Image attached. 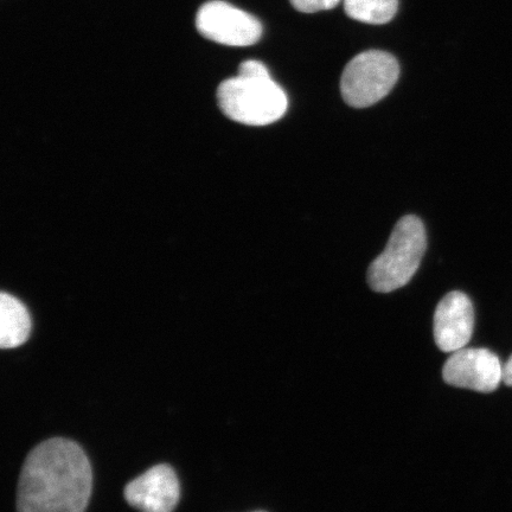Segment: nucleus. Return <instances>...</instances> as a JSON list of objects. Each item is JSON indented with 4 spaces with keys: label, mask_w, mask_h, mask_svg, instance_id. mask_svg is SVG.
Returning a JSON list of instances; mask_svg holds the SVG:
<instances>
[{
    "label": "nucleus",
    "mask_w": 512,
    "mask_h": 512,
    "mask_svg": "<svg viewBox=\"0 0 512 512\" xmlns=\"http://www.w3.org/2000/svg\"><path fill=\"white\" fill-rule=\"evenodd\" d=\"M92 486V466L78 444L63 438L43 441L23 464L17 512H85Z\"/></svg>",
    "instance_id": "nucleus-1"
},
{
    "label": "nucleus",
    "mask_w": 512,
    "mask_h": 512,
    "mask_svg": "<svg viewBox=\"0 0 512 512\" xmlns=\"http://www.w3.org/2000/svg\"><path fill=\"white\" fill-rule=\"evenodd\" d=\"M221 111L243 125L266 126L284 117L287 95L270 72L240 74L223 81L217 89Z\"/></svg>",
    "instance_id": "nucleus-2"
},
{
    "label": "nucleus",
    "mask_w": 512,
    "mask_h": 512,
    "mask_svg": "<svg viewBox=\"0 0 512 512\" xmlns=\"http://www.w3.org/2000/svg\"><path fill=\"white\" fill-rule=\"evenodd\" d=\"M427 248L424 223L409 215L396 223L386 249L371 262L368 284L371 290L389 293L407 285L419 270Z\"/></svg>",
    "instance_id": "nucleus-3"
},
{
    "label": "nucleus",
    "mask_w": 512,
    "mask_h": 512,
    "mask_svg": "<svg viewBox=\"0 0 512 512\" xmlns=\"http://www.w3.org/2000/svg\"><path fill=\"white\" fill-rule=\"evenodd\" d=\"M399 76V62L392 54L381 50L364 51L344 68L343 99L354 108L373 106L392 92Z\"/></svg>",
    "instance_id": "nucleus-4"
},
{
    "label": "nucleus",
    "mask_w": 512,
    "mask_h": 512,
    "mask_svg": "<svg viewBox=\"0 0 512 512\" xmlns=\"http://www.w3.org/2000/svg\"><path fill=\"white\" fill-rule=\"evenodd\" d=\"M196 28L207 40L228 47L253 46L262 36L258 18L221 0L204 4L198 10Z\"/></svg>",
    "instance_id": "nucleus-5"
},
{
    "label": "nucleus",
    "mask_w": 512,
    "mask_h": 512,
    "mask_svg": "<svg viewBox=\"0 0 512 512\" xmlns=\"http://www.w3.org/2000/svg\"><path fill=\"white\" fill-rule=\"evenodd\" d=\"M450 386L492 393L503 381V367L494 352L486 349H460L452 352L443 370Z\"/></svg>",
    "instance_id": "nucleus-6"
},
{
    "label": "nucleus",
    "mask_w": 512,
    "mask_h": 512,
    "mask_svg": "<svg viewBox=\"0 0 512 512\" xmlns=\"http://www.w3.org/2000/svg\"><path fill=\"white\" fill-rule=\"evenodd\" d=\"M124 496L139 512H174L181 498V486L175 470L160 464L128 483Z\"/></svg>",
    "instance_id": "nucleus-7"
},
{
    "label": "nucleus",
    "mask_w": 512,
    "mask_h": 512,
    "mask_svg": "<svg viewBox=\"0 0 512 512\" xmlns=\"http://www.w3.org/2000/svg\"><path fill=\"white\" fill-rule=\"evenodd\" d=\"M475 328L471 299L463 292H451L441 299L434 315V339L444 352L464 349Z\"/></svg>",
    "instance_id": "nucleus-8"
},
{
    "label": "nucleus",
    "mask_w": 512,
    "mask_h": 512,
    "mask_svg": "<svg viewBox=\"0 0 512 512\" xmlns=\"http://www.w3.org/2000/svg\"><path fill=\"white\" fill-rule=\"evenodd\" d=\"M31 319L27 307L8 293L0 296V347L15 349L28 341Z\"/></svg>",
    "instance_id": "nucleus-9"
},
{
    "label": "nucleus",
    "mask_w": 512,
    "mask_h": 512,
    "mask_svg": "<svg viewBox=\"0 0 512 512\" xmlns=\"http://www.w3.org/2000/svg\"><path fill=\"white\" fill-rule=\"evenodd\" d=\"M399 0H344V10L351 19L366 24H387L395 17Z\"/></svg>",
    "instance_id": "nucleus-10"
},
{
    "label": "nucleus",
    "mask_w": 512,
    "mask_h": 512,
    "mask_svg": "<svg viewBox=\"0 0 512 512\" xmlns=\"http://www.w3.org/2000/svg\"><path fill=\"white\" fill-rule=\"evenodd\" d=\"M294 9L304 14L335 9L341 0H290Z\"/></svg>",
    "instance_id": "nucleus-11"
},
{
    "label": "nucleus",
    "mask_w": 512,
    "mask_h": 512,
    "mask_svg": "<svg viewBox=\"0 0 512 512\" xmlns=\"http://www.w3.org/2000/svg\"><path fill=\"white\" fill-rule=\"evenodd\" d=\"M503 382L507 384L508 387H512V355L503 366Z\"/></svg>",
    "instance_id": "nucleus-12"
},
{
    "label": "nucleus",
    "mask_w": 512,
    "mask_h": 512,
    "mask_svg": "<svg viewBox=\"0 0 512 512\" xmlns=\"http://www.w3.org/2000/svg\"><path fill=\"white\" fill-rule=\"evenodd\" d=\"M256 512H265V511H256Z\"/></svg>",
    "instance_id": "nucleus-13"
}]
</instances>
